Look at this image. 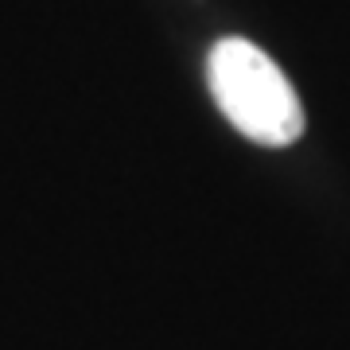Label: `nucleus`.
Here are the masks:
<instances>
[{
    "mask_svg": "<svg viewBox=\"0 0 350 350\" xmlns=\"http://www.w3.org/2000/svg\"><path fill=\"white\" fill-rule=\"evenodd\" d=\"M218 109L253 144L284 148L304 133V105L284 70L250 39H218L206 59Z\"/></svg>",
    "mask_w": 350,
    "mask_h": 350,
    "instance_id": "obj_1",
    "label": "nucleus"
}]
</instances>
